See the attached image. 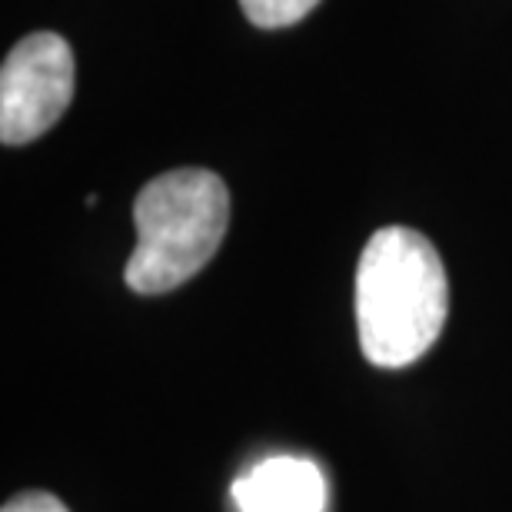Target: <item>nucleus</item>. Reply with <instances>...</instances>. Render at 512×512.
<instances>
[{
  "label": "nucleus",
  "mask_w": 512,
  "mask_h": 512,
  "mask_svg": "<svg viewBox=\"0 0 512 512\" xmlns=\"http://www.w3.org/2000/svg\"><path fill=\"white\" fill-rule=\"evenodd\" d=\"M449 313V283L436 247L419 230H376L356 263V333L380 370H403L429 353Z\"/></svg>",
  "instance_id": "f257e3e1"
},
{
  "label": "nucleus",
  "mask_w": 512,
  "mask_h": 512,
  "mask_svg": "<svg viewBox=\"0 0 512 512\" xmlns=\"http://www.w3.org/2000/svg\"><path fill=\"white\" fill-rule=\"evenodd\" d=\"M137 247L124 280L157 296L193 280L220 250L230 227V190L213 170L183 167L150 180L133 203Z\"/></svg>",
  "instance_id": "f03ea898"
},
{
  "label": "nucleus",
  "mask_w": 512,
  "mask_h": 512,
  "mask_svg": "<svg viewBox=\"0 0 512 512\" xmlns=\"http://www.w3.org/2000/svg\"><path fill=\"white\" fill-rule=\"evenodd\" d=\"M74 100V50L54 30H37L0 67V140L30 143L57 124Z\"/></svg>",
  "instance_id": "7ed1b4c3"
},
{
  "label": "nucleus",
  "mask_w": 512,
  "mask_h": 512,
  "mask_svg": "<svg viewBox=\"0 0 512 512\" xmlns=\"http://www.w3.org/2000/svg\"><path fill=\"white\" fill-rule=\"evenodd\" d=\"M240 512H323L326 479L313 459L270 456L233 483Z\"/></svg>",
  "instance_id": "20e7f679"
},
{
  "label": "nucleus",
  "mask_w": 512,
  "mask_h": 512,
  "mask_svg": "<svg viewBox=\"0 0 512 512\" xmlns=\"http://www.w3.org/2000/svg\"><path fill=\"white\" fill-rule=\"evenodd\" d=\"M316 4H320V0H240L250 24L263 30L293 27L296 20H303Z\"/></svg>",
  "instance_id": "39448f33"
},
{
  "label": "nucleus",
  "mask_w": 512,
  "mask_h": 512,
  "mask_svg": "<svg viewBox=\"0 0 512 512\" xmlns=\"http://www.w3.org/2000/svg\"><path fill=\"white\" fill-rule=\"evenodd\" d=\"M0 512H67V506L60 503L57 496L37 493V489H34V493H20V496H14Z\"/></svg>",
  "instance_id": "423d86ee"
}]
</instances>
